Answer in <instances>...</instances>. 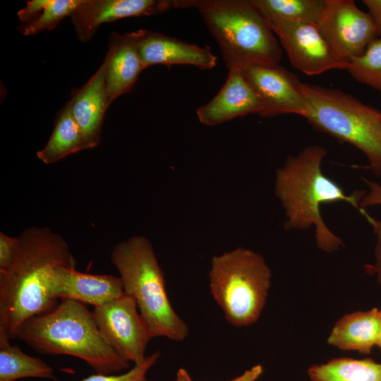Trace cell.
I'll return each mask as SVG.
<instances>
[{"label": "cell", "mask_w": 381, "mask_h": 381, "mask_svg": "<svg viewBox=\"0 0 381 381\" xmlns=\"http://www.w3.org/2000/svg\"><path fill=\"white\" fill-rule=\"evenodd\" d=\"M18 238L12 266L0 274V335L10 339L26 320L59 303L54 293L56 272L76 265L65 239L47 227L27 228Z\"/></svg>", "instance_id": "cell-1"}, {"label": "cell", "mask_w": 381, "mask_h": 381, "mask_svg": "<svg viewBox=\"0 0 381 381\" xmlns=\"http://www.w3.org/2000/svg\"><path fill=\"white\" fill-rule=\"evenodd\" d=\"M327 150L317 145L308 146L289 156L277 169L275 195L284 209L286 230H306L313 227L317 246L333 253L344 246L325 224L321 215L323 204L345 202L359 209L363 191L347 195L339 184L324 174L322 163Z\"/></svg>", "instance_id": "cell-2"}, {"label": "cell", "mask_w": 381, "mask_h": 381, "mask_svg": "<svg viewBox=\"0 0 381 381\" xmlns=\"http://www.w3.org/2000/svg\"><path fill=\"white\" fill-rule=\"evenodd\" d=\"M16 338L42 354L78 358L97 373L111 375L130 367L104 337L92 311L74 300L61 299L51 310L28 319Z\"/></svg>", "instance_id": "cell-3"}, {"label": "cell", "mask_w": 381, "mask_h": 381, "mask_svg": "<svg viewBox=\"0 0 381 381\" xmlns=\"http://www.w3.org/2000/svg\"><path fill=\"white\" fill-rule=\"evenodd\" d=\"M110 260L119 273L124 292L135 300L154 337L184 340L188 327L171 306L150 241L143 236H131L114 247Z\"/></svg>", "instance_id": "cell-4"}, {"label": "cell", "mask_w": 381, "mask_h": 381, "mask_svg": "<svg viewBox=\"0 0 381 381\" xmlns=\"http://www.w3.org/2000/svg\"><path fill=\"white\" fill-rule=\"evenodd\" d=\"M175 8L198 9L226 64L281 61L282 48L251 0H175Z\"/></svg>", "instance_id": "cell-5"}, {"label": "cell", "mask_w": 381, "mask_h": 381, "mask_svg": "<svg viewBox=\"0 0 381 381\" xmlns=\"http://www.w3.org/2000/svg\"><path fill=\"white\" fill-rule=\"evenodd\" d=\"M304 118L316 129L361 151L381 175V111L339 90L301 82Z\"/></svg>", "instance_id": "cell-6"}, {"label": "cell", "mask_w": 381, "mask_h": 381, "mask_svg": "<svg viewBox=\"0 0 381 381\" xmlns=\"http://www.w3.org/2000/svg\"><path fill=\"white\" fill-rule=\"evenodd\" d=\"M208 275L211 295L229 324L244 327L258 320L272 278L271 270L261 255L238 247L215 255Z\"/></svg>", "instance_id": "cell-7"}, {"label": "cell", "mask_w": 381, "mask_h": 381, "mask_svg": "<svg viewBox=\"0 0 381 381\" xmlns=\"http://www.w3.org/2000/svg\"><path fill=\"white\" fill-rule=\"evenodd\" d=\"M226 65L238 68L250 83L260 102V116L294 114L304 117L307 104L300 90L301 81L279 64L234 61Z\"/></svg>", "instance_id": "cell-8"}, {"label": "cell", "mask_w": 381, "mask_h": 381, "mask_svg": "<svg viewBox=\"0 0 381 381\" xmlns=\"http://www.w3.org/2000/svg\"><path fill=\"white\" fill-rule=\"evenodd\" d=\"M92 313L104 337L121 356L134 365L145 360L147 346L155 337L131 296L124 292L95 307Z\"/></svg>", "instance_id": "cell-9"}, {"label": "cell", "mask_w": 381, "mask_h": 381, "mask_svg": "<svg viewBox=\"0 0 381 381\" xmlns=\"http://www.w3.org/2000/svg\"><path fill=\"white\" fill-rule=\"evenodd\" d=\"M318 27L336 55L347 64L378 37L370 14L353 0H327Z\"/></svg>", "instance_id": "cell-10"}, {"label": "cell", "mask_w": 381, "mask_h": 381, "mask_svg": "<svg viewBox=\"0 0 381 381\" xmlns=\"http://www.w3.org/2000/svg\"><path fill=\"white\" fill-rule=\"evenodd\" d=\"M268 25L291 66L301 72L314 75L334 69H346L348 64L336 55L318 25L289 22Z\"/></svg>", "instance_id": "cell-11"}, {"label": "cell", "mask_w": 381, "mask_h": 381, "mask_svg": "<svg viewBox=\"0 0 381 381\" xmlns=\"http://www.w3.org/2000/svg\"><path fill=\"white\" fill-rule=\"evenodd\" d=\"M171 8H175V0H83L70 17L78 38L85 42L102 23L162 14Z\"/></svg>", "instance_id": "cell-12"}, {"label": "cell", "mask_w": 381, "mask_h": 381, "mask_svg": "<svg viewBox=\"0 0 381 381\" xmlns=\"http://www.w3.org/2000/svg\"><path fill=\"white\" fill-rule=\"evenodd\" d=\"M139 30L138 49L145 68L153 65L214 67L217 57L209 47H201L157 32Z\"/></svg>", "instance_id": "cell-13"}, {"label": "cell", "mask_w": 381, "mask_h": 381, "mask_svg": "<svg viewBox=\"0 0 381 381\" xmlns=\"http://www.w3.org/2000/svg\"><path fill=\"white\" fill-rule=\"evenodd\" d=\"M228 69L226 80L218 93L196 111L198 120L205 125L217 126L260 111L258 98L243 73L236 67Z\"/></svg>", "instance_id": "cell-14"}, {"label": "cell", "mask_w": 381, "mask_h": 381, "mask_svg": "<svg viewBox=\"0 0 381 381\" xmlns=\"http://www.w3.org/2000/svg\"><path fill=\"white\" fill-rule=\"evenodd\" d=\"M139 30L124 34L113 32L104 57L106 83L110 104L129 92L145 69L138 49Z\"/></svg>", "instance_id": "cell-15"}, {"label": "cell", "mask_w": 381, "mask_h": 381, "mask_svg": "<svg viewBox=\"0 0 381 381\" xmlns=\"http://www.w3.org/2000/svg\"><path fill=\"white\" fill-rule=\"evenodd\" d=\"M54 293L60 299H71L97 307L124 294L119 277L92 274L75 270V266H63L56 274Z\"/></svg>", "instance_id": "cell-16"}, {"label": "cell", "mask_w": 381, "mask_h": 381, "mask_svg": "<svg viewBox=\"0 0 381 381\" xmlns=\"http://www.w3.org/2000/svg\"><path fill=\"white\" fill-rule=\"evenodd\" d=\"M73 115L91 148L100 142L102 125L110 103L106 83V64L103 61L97 71L80 88L73 92L68 101Z\"/></svg>", "instance_id": "cell-17"}, {"label": "cell", "mask_w": 381, "mask_h": 381, "mask_svg": "<svg viewBox=\"0 0 381 381\" xmlns=\"http://www.w3.org/2000/svg\"><path fill=\"white\" fill-rule=\"evenodd\" d=\"M380 310L373 308L344 315L332 327L328 344L342 351L370 353L376 346L380 327Z\"/></svg>", "instance_id": "cell-18"}, {"label": "cell", "mask_w": 381, "mask_h": 381, "mask_svg": "<svg viewBox=\"0 0 381 381\" xmlns=\"http://www.w3.org/2000/svg\"><path fill=\"white\" fill-rule=\"evenodd\" d=\"M87 149H90V147L68 102L55 119L50 138L36 155L43 163L51 164L71 154Z\"/></svg>", "instance_id": "cell-19"}, {"label": "cell", "mask_w": 381, "mask_h": 381, "mask_svg": "<svg viewBox=\"0 0 381 381\" xmlns=\"http://www.w3.org/2000/svg\"><path fill=\"white\" fill-rule=\"evenodd\" d=\"M310 381H381V363L372 358H337L308 368Z\"/></svg>", "instance_id": "cell-20"}, {"label": "cell", "mask_w": 381, "mask_h": 381, "mask_svg": "<svg viewBox=\"0 0 381 381\" xmlns=\"http://www.w3.org/2000/svg\"><path fill=\"white\" fill-rule=\"evenodd\" d=\"M42 378L58 381L53 368L41 358L23 352L0 335V381H16L23 378Z\"/></svg>", "instance_id": "cell-21"}, {"label": "cell", "mask_w": 381, "mask_h": 381, "mask_svg": "<svg viewBox=\"0 0 381 381\" xmlns=\"http://www.w3.org/2000/svg\"><path fill=\"white\" fill-rule=\"evenodd\" d=\"M267 23H305L318 25L327 0H251Z\"/></svg>", "instance_id": "cell-22"}, {"label": "cell", "mask_w": 381, "mask_h": 381, "mask_svg": "<svg viewBox=\"0 0 381 381\" xmlns=\"http://www.w3.org/2000/svg\"><path fill=\"white\" fill-rule=\"evenodd\" d=\"M356 81L381 93V37H377L360 56L351 59L346 69Z\"/></svg>", "instance_id": "cell-23"}, {"label": "cell", "mask_w": 381, "mask_h": 381, "mask_svg": "<svg viewBox=\"0 0 381 381\" xmlns=\"http://www.w3.org/2000/svg\"><path fill=\"white\" fill-rule=\"evenodd\" d=\"M83 2V0H48L44 8L30 21L20 23L18 30L25 36L38 34L56 28L66 17Z\"/></svg>", "instance_id": "cell-24"}, {"label": "cell", "mask_w": 381, "mask_h": 381, "mask_svg": "<svg viewBox=\"0 0 381 381\" xmlns=\"http://www.w3.org/2000/svg\"><path fill=\"white\" fill-rule=\"evenodd\" d=\"M160 356L159 351L147 356L145 360L121 375L96 373L84 378L82 381H150L147 378V371L155 364Z\"/></svg>", "instance_id": "cell-25"}, {"label": "cell", "mask_w": 381, "mask_h": 381, "mask_svg": "<svg viewBox=\"0 0 381 381\" xmlns=\"http://www.w3.org/2000/svg\"><path fill=\"white\" fill-rule=\"evenodd\" d=\"M19 247V238L0 232V274L12 266Z\"/></svg>", "instance_id": "cell-26"}, {"label": "cell", "mask_w": 381, "mask_h": 381, "mask_svg": "<svg viewBox=\"0 0 381 381\" xmlns=\"http://www.w3.org/2000/svg\"><path fill=\"white\" fill-rule=\"evenodd\" d=\"M359 211L371 225L376 238L375 262L373 265L366 266L367 270L375 277L377 283L381 286V221L370 216L365 209H360Z\"/></svg>", "instance_id": "cell-27"}, {"label": "cell", "mask_w": 381, "mask_h": 381, "mask_svg": "<svg viewBox=\"0 0 381 381\" xmlns=\"http://www.w3.org/2000/svg\"><path fill=\"white\" fill-rule=\"evenodd\" d=\"M365 182L368 185L369 190L361 199L359 209L381 205V185L373 181L367 179H365Z\"/></svg>", "instance_id": "cell-28"}, {"label": "cell", "mask_w": 381, "mask_h": 381, "mask_svg": "<svg viewBox=\"0 0 381 381\" xmlns=\"http://www.w3.org/2000/svg\"><path fill=\"white\" fill-rule=\"evenodd\" d=\"M48 0L28 1L26 6L20 9L17 16L20 23H25L32 20L47 4Z\"/></svg>", "instance_id": "cell-29"}, {"label": "cell", "mask_w": 381, "mask_h": 381, "mask_svg": "<svg viewBox=\"0 0 381 381\" xmlns=\"http://www.w3.org/2000/svg\"><path fill=\"white\" fill-rule=\"evenodd\" d=\"M375 23L377 35L381 37V0H363Z\"/></svg>", "instance_id": "cell-30"}, {"label": "cell", "mask_w": 381, "mask_h": 381, "mask_svg": "<svg viewBox=\"0 0 381 381\" xmlns=\"http://www.w3.org/2000/svg\"><path fill=\"white\" fill-rule=\"evenodd\" d=\"M262 373L263 367L260 364H258L229 381H257Z\"/></svg>", "instance_id": "cell-31"}, {"label": "cell", "mask_w": 381, "mask_h": 381, "mask_svg": "<svg viewBox=\"0 0 381 381\" xmlns=\"http://www.w3.org/2000/svg\"><path fill=\"white\" fill-rule=\"evenodd\" d=\"M174 381H193L188 372L183 368H181L176 373Z\"/></svg>", "instance_id": "cell-32"}, {"label": "cell", "mask_w": 381, "mask_h": 381, "mask_svg": "<svg viewBox=\"0 0 381 381\" xmlns=\"http://www.w3.org/2000/svg\"><path fill=\"white\" fill-rule=\"evenodd\" d=\"M381 351V310H380V327H379V333H378V338H377V345Z\"/></svg>", "instance_id": "cell-33"}]
</instances>
